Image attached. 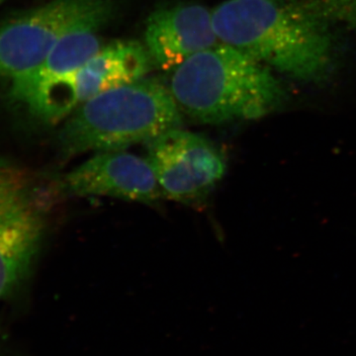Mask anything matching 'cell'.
<instances>
[{
	"label": "cell",
	"instance_id": "obj_1",
	"mask_svg": "<svg viewBox=\"0 0 356 356\" xmlns=\"http://www.w3.org/2000/svg\"><path fill=\"white\" fill-rule=\"evenodd\" d=\"M218 40L281 74L320 83L332 67L325 19L307 6L277 0H227L212 11Z\"/></svg>",
	"mask_w": 356,
	"mask_h": 356
},
{
	"label": "cell",
	"instance_id": "obj_2",
	"mask_svg": "<svg viewBox=\"0 0 356 356\" xmlns=\"http://www.w3.org/2000/svg\"><path fill=\"white\" fill-rule=\"evenodd\" d=\"M168 88L182 113L212 125L264 118L286 96L268 67L221 42L172 70Z\"/></svg>",
	"mask_w": 356,
	"mask_h": 356
},
{
	"label": "cell",
	"instance_id": "obj_3",
	"mask_svg": "<svg viewBox=\"0 0 356 356\" xmlns=\"http://www.w3.org/2000/svg\"><path fill=\"white\" fill-rule=\"evenodd\" d=\"M184 122L170 88L153 79L110 89L65 119L58 146L65 158L86 152L124 151L149 143Z\"/></svg>",
	"mask_w": 356,
	"mask_h": 356
},
{
	"label": "cell",
	"instance_id": "obj_4",
	"mask_svg": "<svg viewBox=\"0 0 356 356\" xmlns=\"http://www.w3.org/2000/svg\"><path fill=\"white\" fill-rule=\"evenodd\" d=\"M36 173L0 151V302L24 291L44 234Z\"/></svg>",
	"mask_w": 356,
	"mask_h": 356
},
{
	"label": "cell",
	"instance_id": "obj_5",
	"mask_svg": "<svg viewBox=\"0 0 356 356\" xmlns=\"http://www.w3.org/2000/svg\"><path fill=\"white\" fill-rule=\"evenodd\" d=\"M112 0H51L0 23V79L34 76L58 39L77 25L113 14Z\"/></svg>",
	"mask_w": 356,
	"mask_h": 356
},
{
	"label": "cell",
	"instance_id": "obj_6",
	"mask_svg": "<svg viewBox=\"0 0 356 356\" xmlns=\"http://www.w3.org/2000/svg\"><path fill=\"white\" fill-rule=\"evenodd\" d=\"M147 161L165 198L195 206L206 199L227 170L221 149L198 134L172 129L147 143Z\"/></svg>",
	"mask_w": 356,
	"mask_h": 356
},
{
	"label": "cell",
	"instance_id": "obj_7",
	"mask_svg": "<svg viewBox=\"0 0 356 356\" xmlns=\"http://www.w3.org/2000/svg\"><path fill=\"white\" fill-rule=\"evenodd\" d=\"M63 188L79 197L104 196L145 204L165 198L147 159L124 151L96 153L65 175Z\"/></svg>",
	"mask_w": 356,
	"mask_h": 356
},
{
	"label": "cell",
	"instance_id": "obj_8",
	"mask_svg": "<svg viewBox=\"0 0 356 356\" xmlns=\"http://www.w3.org/2000/svg\"><path fill=\"white\" fill-rule=\"evenodd\" d=\"M218 43L212 11L200 4L158 9L149 16L145 31V47L152 62L165 72Z\"/></svg>",
	"mask_w": 356,
	"mask_h": 356
},
{
	"label": "cell",
	"instance_id": "obj_9",
	"mask_svg": "<svg viewBox=\"0 0 356 356\" xmlns=\"http://www.w3.org/2000/svg\"><path fill=\"white\" fill-rule=\"evenodd\" d=\"M153 67L144 44L134 41L103 44L70 79L67 88L70 111L72 113L100 93L145 79Z\"/></svg>",
	"mask_w": 356,
	"mask_h": 356
},
{
	"label": "cell",
	"instance_id": "obj_10",
	"mask_svg": "<svg viewBox=\"0 0 356 356\" xmlns=\"http://www.w3.org/2000/svg\"><path fill=\"white\" fill-rule=\"evenodd\" d=\"M307 6L324 19L331 18L356 29V0H310Z\"/></svg>",
	"mask_w": 356,
	"mask_h": 356
},
{
	"label": "cell",
	"instance_id": "obj_11",
	"mask_svg": "<svg viewBox=\"0 0 356 356\" xmlns=\"http://www.w3.org/2000/svg\"><path fill=\"white\" fill-rule=\"evenodd\" d=\"M4 1H6V0H0V4L3 3Z\"/></svg>",
	"mask_w": 356,
	"mask_h": 356
}]
</instances>
